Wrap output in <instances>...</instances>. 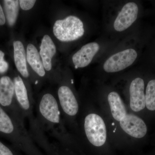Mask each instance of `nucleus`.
<instances>
[{
  "label": "nucleus",
  "mask_w": 155,
  "mask_h": 155,
  "mask_svg": "<svg viewBox=\"0 0 155 155\" xmlns=\"http://www.w3.org/2000/svg\"><path fill=\"white\" fill-rule=\"evenodd\" d=\"M8 64L5 60L0 61V73H5L8 69Z\"/></svg>",
  "instance_id": "nucleus-20"
},
{
  "label": "nucleus",
  "mask_w": 155,
  "mask_h": 155,
  "mask_svg": "<svg viewBox=\"0 0 155 155\" xmlns=\"http://www.w3.org/2000/svg\"><path fill=\"white\" fill-rule=\"evenodd\" d=\"M58 101L62 115L73 117L79 111V104L73 91L69 86L62 85L58 88Z\"/></svg>",
  "instance_id": "nucleus-7"
},
{
  "label": "nucleus",
  "mask_w": 155,
  "mask_h": 155,
  "mask_svg": "<svg viewBox=\"0 0 155 155\" xmlns=\"http://www.w3.org/2000/svg\"><path fill=\"white\" fill-rule=\"evenodd\" d=\"M99 45L91 42L84 45L72 56V60L76 69L87 67L100 50Z\"/></svg>",
  "instance_id": "nucleus-11"
},
{
  "label": "nucleus",
  "mask_w": 155,
  "mask_h": 155,
  "mask_svg": "<svg viewBox=\"0 0 155 155\" xmlns=\"http://www.w3.org/2000/svg\"><path fill=\"white\" fill-rule=\"evenodd\" d=\"M5 54L2 51H0V61L4 60Z\"/></svg>",
  "instance_id": "nucleus-22"
},
{
  "label": "nucleus",
  "mask_w": 155,
  "mask_h": 155,
  "mask_svg": "<svg viewBox=\"0 0 155 155\" xmlns=\"http://www.w3.org/2000/svg\"><path fill=\"white\" fill-rule=\"evenodd\" d=\"M0 133L7 135L23 149H35L34 141L26 127H23L0 106Z\"/></svg>",
  "instance_id": "nucleus-3"
},
{
  "label": "nucleus",
  "mask_w": 155,
  "mask_h": 155,
  "mask_svg": "<svg viewBox=\"0 0 155 155\" xmlns=\"http://www.w3.org/2000/svg\"><path fill=\"white\" fill-rule=\"evenodd\" d=\"M137 57V53L134 49L123 50L108 58L104 63L103 69L108 73L122 71L131 66Z\"/></svg>",
  "instance_id": "nucleus-6"
},
{
  "label": "nucleus",
  "mask_w": 155,
  "mask_h": 155,
  "mask_svg": "<svg viewBox=\"0 0 155 155\" xmlns=\"http://www.w3.org/2000/svg\"><path fill=\"white\" fill-rule=\"evenodd\" d=\"M146 106L149 110H155V79L149 81L145 94Z\"/></svg>",
  "instance_id": "nucleus-17"
},
{
  "label": "nucleus",
  "mask_w": 155,
  "mask_h": 155,
  "mask_svg": "<svg viewBox=\"0 0 155 155\" xmlns=\"http://www.w3.org/2000/svg\"><path fill=\"white\" fill-rule=\"evenodd\" d=\"M119 123L122 130L130 136L141 138L146 134L147 127L144 121L133 114H127Z\"/></svg>",
  "instance_id": "nucleus-9"
},
{
  "label": "nucleus",
  "mask_w": 155,
  "mask_h": 155,
  "mask_svg": "<svg viewBox=\"0 0 155 155\" xmlns=\"http://www.w3.org/2000/svg\"><path fill=\"white\" fill-rule=\"evenodd\" d=\"M56 53V46L52 40L49 35H45L42 39L39 54L46 71L51 69L52 59Z\"/></svg>",
  "instance_id": "nucleus-12"
},
{
  "label": "nucleus",
  "mask_w": 155,
  "mask_h": 155,
  "mask_svg": "<svg viewBox=\"0 0 155 155\" xmlns=\"http://www.w3.org/2000/svg\"><path fill=\"white\" fill-rule=\"evenodd\" d=\"M6 18L9 26H13L16 23L19 11V1H4Z\"/></svg>",
  "instance_id": "nucleus-16"
},
{
  "label": "nucleus",
  "mask_w": 155,
  "mask_h": 155,
  "mask_svg": "<svg viewBox=\"0 0 155 155\" xmlns=\"http://www.w3.org/2000/svg\"><path fill=\"white\" fill-rule=\"evenodd\" d=\"M40 57L36 47L33 45L29 44L26 51L27 62L39 76L43 77L45 75V71Z\"/></svg>",
  "instance_id": "nucleus-15"
},
{
  "label": "nucleus",
  "mask_w": 155,
  "mask_h": 155,
  "mask_svg": "<svg viewBox=\"0 0 155 155\" xmlns=\"http://www.w3.org/2000/svg\"><path fill=\"white\" fill-rule=\"evenodd\" d=\"M36 117L40 125L57 141H67L62 115L58 99L52 94L43 95L36 106Z\"/></svg>",
  "instance_id": "nucleus-1"
},
{
  "label": "nucleus",
  "mask_w": 155,
  "mask_h": 155,
  "mask_svg": "<svg viewBox=\"0 0 155 155\" xmlns=\"http://www.w3.org/2000/svg\"><path fill=\"white\" fill-rule=\"evenodd\" d=\"M144 82L140 78H137L130 83L129 92L130 107L134 112H139L146 107Z\"/></svg>",
  "instance_id": "nucleus-10"
},
{
  "label": "nucleus",
  "mask_w": 155,
  "mask_h": 155,
  "mask_svg": "<svg viewBox=\"0 0 155 155\" xmlns=\"http://www.w3.org/2000/svg\"><path fill=\"white\" fill-rule=\"evenodd\" d=\"M138 10V6L133 2L124 5L114 21L115 30L121 32L130 27L137 19Z\"/></svg>",
  "instance_id": "nucleus-8"
},
{
  "label": "nucleus",
  "mask_w": 155,
  "mask_h": 155,
  "mask_svg": "<svg viewBox=\"0 0 155 155\" xmlns=\"http://www.w3.org/2000/svg\"><path fill=\"white\" fill-rule=\"evenodd\" d=\"M6 22V18L2 6L0 5V25H4Z\"/></svg>",
  "instance_id": "nucleus-21"
},
{
  "label": "nucleus",
  "mask_w": 155,
  "mask_h": 155,
  "mask_svg": "<svg viewBox=\"0 0 155 155\" xmlns=\"http://www.w3.org/2000/svg\"><path fill=\"white\" fill-rule=\"evenodd\" d=\"M13 45L14 62L17 69L22 77L28 78L29 74L26 66V54L24 46L19 41H14Z\"/></svg>",
  "instance_id": "nucleus-13"
},
{
  "label": "nucleus",
  "mask_w": 155,
  "mask_h": 155,
  "mask_svg": "<svg viewBox=\"0 0 155 155\" xmlns=\"http://www.w3.org/2000/svg\"><path fill=\"white\" fill-rule=\"evenodd\" d=\"M108 101L113 118L120 122L127 114L125 104L121 97L116 92H111L108 95Z\"/></svg>",
  "instance_id": "nucleus-14"
},
{
  "label": "nucleus",
  "mask_w": 155,
  "mask_h": 155,
  "mask_svg": "<svg viewBox=\"0 0 155 155\" xmlns=\"http://www.w3.org/2000/svg\"><path fill=\"white\" fill-rule=\"evenodd\" d=\"M84 130L89 142L95 147H101L107 140V128L102 118L95 114L85 116Z\"/></svg>",
  "instance_id": "nucleus-5"
},
{
  "label": "nucleus",
  "mask_w": 155,
  "mask_h": 155,
  "mask_svg": "<svg viewBox=\"0 0 155 155\" xmlns=\"http://www.w3.org/2000/svg\"><path fill=\"white\" fill-rule=\"evenodd\" d=\"M0 155H14L12 151L0 141Z\"/></svg>",
  "instance_id": "nucleus-19"
},
{
  "label": "nucleus",
  "mask_w": 155,
  "mask_h": 155,
  "mask_svg": "<svg viewBox=\"0 0 155 155\" xmlns=\"http://www.w3.org/2000/svg\"><path fill=\"white\" fill-rule=\"evenodd\" d=\"M17 104L25 119L28 120L29 130L31 138L34 142L43 146H50L46 134L42 128L36 116L34 114V103L28 94V90L19 92L16 94Z\"/></svg>",
  "instance_id": "nucleus-2"
},
{
  "label": "nucleus",
  "mask_w": 155,
  "mask_h": 155,
  "mask_svg": "<svg viewBox=\"0 0 155 155\" xmlns=\"http://www.w3.org/2000/svg\"><path fill=\"white\" fill-rule=\"evenodd\" d=\"M36 2L34 0H20L19 1V6L22 10L28 11L33 8Z\"/></svg>",
  "instance_id": "nucleus-18"
},
{
  "label": "nucleus",
  "mask_w": 155,
  "mask_h": 155,
  "mask_svg": "<svg viewBox=\"0 0 155 155\" xmlns=\"http://www.w3.org/2000/svg\"><path fill=\"white\" fill-rule=\"evenodd\" d=\"M53 33L60 41H74L84 34L83 22L79 18L74 16L59 19L56 21L53 26Z\"/></svg>",
  "instance_id": "nucleus-4"
}]
</instances>
